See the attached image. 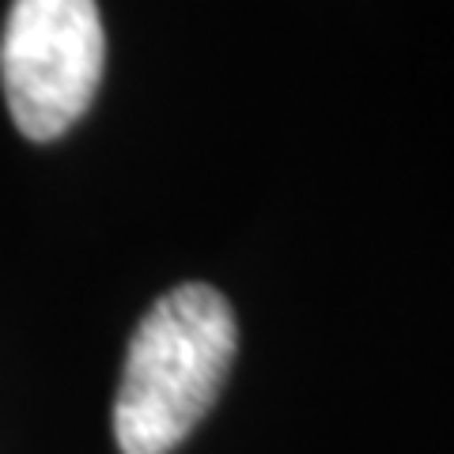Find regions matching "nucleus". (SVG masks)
<instances>
[{
	"label": "nucleus",
	"instance_id": "obj_1",
	"mask_svg": "<svg viewBox=\"0 0 454 454\" xmlns=\"http://www.w3.org/2000/svg\"><path fill=\"white\" fill-rule=\"evenodd\" d=\"M235 310L208 284H182L140 318L114 397L121 454H170L205 420L235 360Z\"/></svg>",
	"mask_w": 454,
	"mask_h": 454
},
{
	"label": "nucleus",
	"instance_id": "obj_2",
	"mask_svg": "<svg viewBox=\"0 0 454 454\" xmlns=\"http://www.w3.org/2000/svg\"><path fill=\"white\" fill-rule=\"evenodd\" d=\"M106 35L95 0H12L0 83L27 140H57L88 114L103 80Z\"/></svg>",
	"mask_w": 454,
	"mask_h": 454
}]
</instances>
